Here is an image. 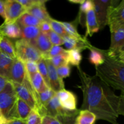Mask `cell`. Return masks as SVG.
Segmentation results:
<instances>
[{"label": "cell", "instance_id": "obj_1", "mask_svg": "<svg viewBox=\"0 0 124 124\" xmlns=\"http://www.w3.org/2000/svg\"><path fill=\"white\" fill-rule=\"evenodd\" d=\"M81 81L79 88L82 90L83 100L81 110L93 113L97 119L108 121L112 124H119V104L120 96L97 76H89L78 67Z\"/></svg>", "mask_w": 124, "mask_h": 124}, {"label": "cell", "instance_id": "obj_2", "mask_svg": "<svg viewBox=\"0 0 124 124\" xmlns=\"http://www.w3.org/2000/svg\"><path fill=\"white\" fill-rule=\"evenodd\" d=\"M105 62L96 67V76L114 90L124 94V62L117 57L108 56L104 50Z\"/></svg>", "mask_w": 124, "mask_h": 124}, {"label": "cell", "instance_id": "obj_3", "mask_svg": "<svg viewBox=\"0 0 124 124\" xmlns=\"http://www.w3.org/2000/svg\"><path fill=\"white\" fill-rule=\"evenodd\" d=\"M18 98L13 84L9 81L4 89L0 93V109L2 115L7 120L18 119L17 115Z\"/></svg>", "mask_w": 124, "mask_h": 124}, {"label": "cell", "instance_id": "obj_4", "mask_svg": "<svg viewBox=\"0 0 124 124\" xmlns=\"http://www.w3.org/2000/svg\"><path fill=\"white\" fill-rule=\"evenodd\" d=\"M17 58L25 63L27 61L38 62L43 54L33 44L23 39L17 40L15 44Z\"/></svg>", "mask_w": 124, "mask_h": 124}, {"label": "cell", "instance_id": "obj_5", "mask_svg": "<svg viewBox=\"0 0 124 124\" xmlns=\"http://www.w3.org/2000/svg\"><path fill=\"white\" fill-rule=\"evenodd\" d=\"M12 82L18 98L28 104L33 110L37 111L38 107L36 101V92L33 88L27 75L22 84Z\"/></svg>", "mask_w": 124, "mask_h": 124}, {"label": "cell", "instance_id": "obj_6", "mask_svg": "<svg viewBox=\"0 0 124 124\" xmlns=\"http://www.w3.org/2000/svg\"><path fill=\"white\" fill-rule=\"evenodd\" d=\"M94 12L100 29H103L108 25V9L110 7H115L119 1L116 0H94Z\"/></svg>", "mask_w": 124, "mask_h": 124}, {"label": "cell", "instance_id": "obj_7", "mask_svg": "<svg viewBox=\"0 0 124 124\" xmlns=\"http://www.w3.org/2000/svg\"><path fill=\"white\" fill-rule=\"evenodd\" d=\"M108 25L111 33L124 25V0L120 1L115 7L111 6L109 8Z\"/></svg>", "mask_w": 124, "mask_h": 124}, {"label": "cell", "instance_id": "obj_8", "mask_svg": "<svg viewBox=\"0 0 124 124\" xmlns=\"http://www.w3.org/2000/svg\"><path fill=\"white\" fill-rule=\"evenodd\" d=\"M6 19L5 23H14L27 12L26 9L16 0L4 1Z\"/></svg>", "mask_w": 124, "mask_h": 124}, {"label": "cell", "instance_id": "obj_9", "mask_svg": "<svg viewBox=\"0 0 124 124\" xmlns=\"http://www.w3.org/2000/svg\"><path fill=\"white\" fill-rule=\"evenodd\" d=\"M111 34V45L106 53L110 57H117L124 46V25Z\"/></svg>", "mask_w": 124, "mask_h": 124}, {"label": "cell", "instance_id": "obj_10", "mask_svg": "<svg viewBox=\"0 0 124 124\" xmlns=\"http://www.w3.org/2000/svg\"><path fill=\"white\" fill-rule=\"evenodd\" d=\"M68 111V110H65L61 106L58 97L56 94L41 108L39 115L42 117L45 116L57 117L65 114Z\"/></svg>", "mask_w": 124, "mask_h": 124}, {"label": "cell", "instance_id": "obj_11", "mask_svg": "<svg viewBox=\"0 0 124 124\" xmlns=\"http://www.w3.org/2000/svg\"><path fill=\"white\" fill-rule=\"evenodd\" d=\"M27 76L25 64L24 62L15 58L13 61L10 73L9 81L11 82L22 84Z\"/></svg>", "mask_w": 124, "mask_h": 124}, {"label": "cell", "instance_id": "obj_12", "mask_svg": "<svg viewBox=\"0 0 124 124\" xmlns=\"http://www.w3.org/2000/svg\"><path fill=\"white\" fill-rule=\"evenodd\" d=\"M45 61L47 68L50 88L56 93L64 89V82L58 76L56 68L51 63L50 59H45Z\"/></svg>", "mask_w": 124, "mask_h": 124}, {"label": "cell", "instance_id": "obj_13", "mask_svg": "<svg viewBox=\"0 0 124 124\" xmlns=\"http://www.w3.org/2000/svg\"><path fill=\"white\" fill-rule=\"evenodd\" d=\"M57 96L63 108L69 111L77 110V98L72 92L63 89L57 92Z\"/></svg>", "mask_w": 124, "mask_h": 124}, {"label": "cell", "instance_id": "obj_14", "mask_svg": "<svg viewBox=\"0 0 124 124\" xmlns=\"http://www.w3.org/2000/svg\"><path fill=\"white\" fill-rule=\"evenodd\" d=\"M46 1H47L40 0L38 3L35 4L27 10L26 12L31 14L41 22H49L52 18L49 15L46 8L45 3Z\"/></svg>", "mask_w": 124, "mask_h": 124}, {"label": "cell", "instance_id": "obj_15", "mask_svg": "<svg viewBox=\"0 0 124 124\" xmlns=\"http://www.w3.org/2000/svg\"><path fill=\"white\" fill-rule=\"evenodd\" d=\"M5 36L8 38H21V27L15 22L14 23H5L0 25V37Z\"/></svg>", "mask_w": 124, "mask_h": 124}, {"label": "cell", "instance_id": "obj_16", "mask_svg": "<svg viewBox=\"0 0 124 124\" xmlns=\"http://www.w3.org/2000/svg\"><path fill=\"white\" fill-rule=\"evenodd\" d=\"M85 25L86 27V31L85 33V37L86 38L88 35L92 36L94 33H97L100 30L94 9L91 10L86 14Z\"/></svg>", "mask_w": 124, "mask_h": 124}, {"label": "cell", "instance_id": "obj_17", "mask_svg": "<svg viewBox=\"0 0 124 124\" xmlns=\"http://www.w3.org/2000/svg\"><path fill=\"white\" fill-rule=\"evenodd\" d=\"M13 61L14 59L0 51V76L9 79L10 73Z\"/></svg>", "mask_w": 124, "mask_h": 124}, {"label": "cell", "instance_id": "obj_18", "mask_svg": "<svg viewBox=\"0 0 124 124\" xmlns=\"http://www.w3.org/2000/svg\"><path fill=\"white\" fill-rule=\"evenodd\" d=\"M21 39L26 40L34 46L35 41L40 33L38 27H20Z\"/></svg>", "mask_w": 124, "mask_h": 124}, {"label": "cell", "instance_id": "obj_19", "mask_svg": "<svg viewBox=\"0 0 124 124\" xmlns=\"http://www.w3.org/2000/svg\"><path fill=\"white\" fill-rule=\"evenodd\" d=\"M34 46L43 54V58L44 56L46 55L49 52L53 46L51 44L47 35L40 32V35L35 41Z\"/></svg>", "mask_w": 124, "mask_h": 124}, {"label": "cell", "instance_id": "obj_20", "mask_svg": "<svg viewBox=\"0 0 124 124\" xmlns=\"http://www.w3.org/2000/svg\"><path fill=\"white\" fill-rule=\"evenodd\" d=\"M88 49L90 50L89 56V61L92 64L94 65L96 67L102 65L105 62L104 50L97 48L91 45Z\"/></svg>", "mask_w": 124, "mask_h": 124}, {"label": "cell", "instance_id": "obj_21", "mask_svg": "<svg viewBox=\"0 0 124 124\" xmlns=\"http://www.w3.org/2000/svg\"><path fill=\"white\" fill-rule=\"evenodd\" d=\"M0 51L13 59L17 58L15 45L8 38L5 36L0 37Z\"/></svg>", "mask_w": 124, "mask_h": 124}, {"label": "cell", "instance_id": "obj_22", "mask_svg": "<svg viewBox=\"0 0 124 124\" xmlns=\"http://www.w3.org/2000/svg\"><path fill=\"white\" fill-rule=\"evenodd\" d=\"M57 94V93L52 90L51 88H47L44 92L41 93H38L36 103H37L38 110L37 112L40 113L41 108Z\"/></svg>", "mask_w": 124, "mask_h": 124}, {"label": "cell", "instance_id": "obj_23", "mask_svg": "<svg viewBox=\"0 0 124 124\" xmlns=\"http://www.w3.org/2000/svg\"><path fill=\"white\" fill-rule=\"evenodd\" d=\"M17 23L20 27H40L41 22L32 15L26 12L17 21Z\"/></svg>", "mask_w": 124, "mask_h": 124}, {"label": "cell", "instance_id": "obj_24", "mask_svg": "<svg viewBox=\"0 0 124 124\" xmlns=\"http://www.w3.org/2000/svg\"><path fill=\"white\" fill-rule=\"evenodd\" d=\"M33 88L38 93H41L49 88L40 73L38 72L31 78H29Z\"/></svg>", "mask_w": 124, "mask_h": 124}, {"label": "cell", "instance_id": "obj_25", "mask_svg": "<svg viewBox=\"0 0 124 124\" xmlns=\"http://www.w3.org/2000/svg\"><path fill=\"white\" fill-rule=\"evenodd\" d=\"M97 120L93 113L89 110H80L76 117L77 124H94Z\"/></svg>", "mask_w": 124, "mask_h": 124}, {"label": "cell", "instance_id": "obj_26", "mask_svg": "<svg viewBox=\"0 0 124 124\" xmlns=\"http://www.w3.org/2000/svg\"><path fill=\"white\" fill-rule=\"evenodd\" d=\"M32 109L24 101L18 98L17 104V115L18 119L26 121Z\"/></svg>", "mask_w": 124, "mask_h": 124}, {"label": "cell", "instance_id": "obj_27", "mask_svg": "<svg viewBox=\"0 0 124 124\" xmlns=\"http://www.w3.org/2000/svg\"><path fill=\"white\" fill-rule=\"evenodd\" d=\"M62 24L64 26L67 34L71 37L74 38L76 39L81 42H88L87 39L81 35H80L77 31L76 29V24L74 23H66V22H62Z\"/></svg>", "mask_w": 124, "mask_h": 124}, {"label": "cell", "instance_id": "obj_28", "mask_svg": "<svg viewBox=\"0 0 124 124\" xmlns=\"http://www.w3.org/2000/svg\"><path fill=\"white\" fill-rule=\"evenodd\" d=\"M80 110L69 111L68 110L65 114L57 117L62 124H77L76 117L79 115Z\"/></svg>", "mask_w": 124, "mask_h": 124}, {"label": "cell", "instance_id": "obj_29", "mask_svg": "<svg viewBox=\"0 0 124 124\" xmlns=\"http://www.w3.org/2000/svg\"><path fill=\"white\" fill-rule=\"evenodd\" d=\"M81 50L79 49H74L68 50V62L74 66L80 67V62L82 59L81 54Z\"/></svg>", "mask_w": 124, "mask_h": 124}, {"label": "cell", "instance_id": "obj_30", "mask_svg": "<svg viewBox=\"0 0 124 124\" xmlns=\"http://www.w3.org/2000/svg\"><path fill=\"white\" fill-rule=\"evenodd\" d=\"M92 9H94V4L93 1L91 0H87L85 1L80 6V10H79V16L77 20L82 24V21L84 20L83 16L86 14L89 10Z\"/></svg>", "mask_w": 124, "mask_h": 124}, {"label": "cell", "instance_id": "obj_31", "mask_svg": "<svg viewBox=\"0 0 124 124\" xmlns=\"http://www.w3.org/2000/svg\"><path fill=\"white\" fill-rule=\"evenodd\" d=\"M51 63L57 69L62 65L69 64L68 62V50L50 59Z\"/></svg>", "mask_w": 124, "mask_h": 124}, {"label": "cell", "instance_id": "obj_32", "mask_svg": "<svg viewBox=\"0 0 124 124\" xmlns=\"http://www.w3.org/2000/svg\"><path fill=\"white\" fill-rule=\"evenodd\" d=\"M49 23L50 25H51L52 30L54 31L55 33L60 35L62 37L66 36V35H68L64 26L62 24V22L58 21L55 20V19L52 18L49 21Z\"/></svg>", "mask_w": 124, "mask_h": 124}, {"label": "cell", "instance_id": "obj_33", "mask_svg": "<svg viewBox=\"0 0 124 124\" xmlns=\"http://www.w3.org/2000/svg\"><path fill=\"white\" fill-rule=\"evenodd\" d=\"M37 63L38 69V72L40 73V75L43 77V78L45 82L48 86L49 88H50L49 86V77H48V72H47V68L46 65V61L45 59L42 58L40 59Z\"/></svg>", "mask_w": 124, "mask_h": 124}, {"label": "cell", "instance_id": "obj_34", "mask_svg": "<svg viewBox=\"0 0 124 124\" xmlns=\"http://www.w3.org/2000/svg\"><path fill=\"white\" fill-rule=\"evenodd\" d=\"M43 117L35 110H32L26 122V124H42Z\"/></svg>", "mask_w": 124, "mask_h": 124}, {"label": "cell", "instance_id": "obj_35", "mask_svg": "<svg viewBox=\"0 0 124 124\" xmlns=\"http://www.w3.org/2000/svg\"><path fill=\"white\" fill-rule=\"evenodd\" d=\"M66 51V50H65L63 47H60V46H53L49 50V52L46 55L44 56L43 59H51V58H53V57L56 56L58 55L61 53H64Z\"/></svg>", "mask_w": 124, "mask_h": 124}, {"label": "cell", "instance_id": "obj_36", "mask_svg": "<svg viewBox=\"0 0 124 124\" xmlns=\"http://www.w3.org/2000/svg\"><path fill=\"white\" fill-rule=\"evenodd\" d=\"M47 35L52 46H59L62 44H64V40H63V37L55 33L52 30L50 31Z\"/></svg>", "mask_w": 124, "mask_h": 124}, {"label": "cell", "instance_id": "obj_37", "mask_svg": "<svg viewBox=\"0 0 124 124\" xmlns=\"http://www.w3.org/2000/svg\"><path fill=\"white\" fill-rule=\"evenodd\" d=\"M27 75L28 77L31 78L33 75L38 72L37 63L34 61H27L24 63Z\"/></svg>", "mask_w": 124, "mask_h": 124}, {"label": "cell", "instance_id": "obj_38", "mask_svg": "<svg viewBox=\"0 0 124 124\" xmlns=\"http://www.w3.org/2000/svg\"><path fill=\"white\" fill-rule=\"evenodd\" d=\"M57 72L60 78L63 79L67 77H69L71 73V69L69 64L62 65L59 67L57 68Z\"/></svg>", "mask_w": 124, "mask_h": 124}, {"label": "cell", "instance_id": "obj_39", "mask_svg": "<svg viewBox=\"0 0 124 124\" xmlns=\"http://www.w3.org/2000/svg\"><path fill=\"white\" fill-rule=\"evenodd\" d=\"M42 124H62L57 117L49 116H45L43 117Z\"/></svg>", "mask_w": 124, "mask_h": 124}, {"label": "cell", "instance_id": "obj_40", "mask_svg": "<svg viewBox=\"0 0 124 124\" xmlns=\"http://www.w3.org/2000/svg\"><path fill=\"white\" fill-rule=\"evenodd\" d=\"M39 28H40V32L46 34V35H47L50 31H52L51 25H50L49 23L47 21L41 22Z\"/></svg>", "mask_w": 124, "mask_h": 124}, {"label": "cell", "instance_id": "obj_41", "mask_svg": "<svg viewBox=\"0 0 124 124\" xmlns=\"http://www.w3.org/2000/svg\"><path fill=\"white\" fill-rule=\"evenodd\" d=\"M24 8L27 10L34 6L35 4L38 3L40 0H17Z\"/></svg>", "mask_w": 124, "mask_h": 124}, {"label": "cell", "instance_id": "obj_42", "mask_svg": "<svg viewBox=\"0 0 124 124\" xmlns=\"http://www.w3.org/2000/svg\"><path fill=\"white\" fill-rule=\"evenodd\" d=\"M119 115L124 116V94H121L119 104Z\"/></svg>", "mask_w": 124, "mask_h": 124}, {"label": "cell", "instance_id": "obj_43", "mask_svg": "<svg viewBox=\"0 0 124 124\" xmlns=\"http://www.w3.org/2000/svg\"><path fill=\"white\" fill-rule=\"evenodd\" d=\"M8 81L9 80L7 79L0 76V93H1L2 90L4 89L5 87H6Z\"/></svg>", "mask_w": 124, "mask_h": 124}, {"label": "cell", "instance_id": "obj_44", "mask_svg": "<svg viewBox=\"0 0 124 124\" xmlns=\"http://www.w3.org/2000/svg\"><path fill=\"white\" fill-rule=\"evenodd\" d=\"M0 16L4 19H6L4 1H0Z\"/></svg>", "mask_w": 124, "mask_h": 124}, {"label": "cell", "instance_id": "obj_45", "mask_svg": "<svg viewBox=\"0 0 124 124\" xmlns=\"http://www.w3.org/2000/svg\"><path fill=\"white\" fill-rule=\"evenodd\" d=\"M7 124H26V122L19 119H13L9 120Z\"/></svg>", "mask_w": 124, "mask_h": 124}, {"label": "cell", "instance_id": "obj_46", "mask_svg": "<svg viewBox=\"0 0 124 124\" xmlns=\"http://www.w3.org/2000/svg\"><path fill=\"white\" fill-rule=\"evenodd\" d=\"M117 58L120 61L124 62V52H120V53H119V54H118L117 56Z\"/></svg>", "mask_w": 124, "mask_h": 124}, {"label": "cell", "instance_id": "obj_47", "mask_svg": "<svg viewBox=\"0 0 124 124\" xmlns=\"http://www.w3.org/2000/svg\"><path fill=\"white\" fill-rule=\"evenodd\" d=\"M85 1V0H69V2L74 4H80V5Z\"/></svg>", "mask_w": 124, "mask_h": 124}, {"label": "cell", "instance_id": "obj_48", "mask_svg": "<svg viewBox=\"0 0 124 124\" xmlns=\"http://www.w3.org/2000/svg\"><path fill=\"white\" fill-rule=\"evenodd\" d=\"M124 52V46L122 47V49L120 50V52Z\"/></svg>", "mask_w": 124, "mask_h": 124}, {"label": "cell", "instance_id": "obj_49", "mask_svg": "<svg viewBox=\"0 0 124 124\" xmlns=\"http://www.w3.org/2000/svg\"><path fill=\"white\" fill-rule=\"evenodd\" d=\"M3 115H2V113H1V109H0V117H1V116H2Z\"/></svg>", "mask_w": 124, "mask_h": 124}]
</instances>
